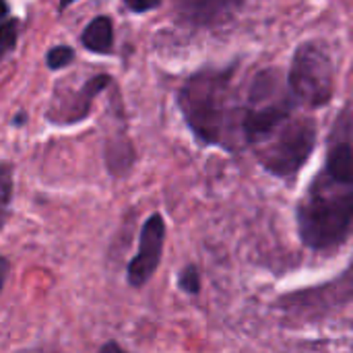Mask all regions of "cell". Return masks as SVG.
<instances>
[{
	"instance_id": "4",
	"label": "cell",
	"mask_w": 353,
	"mask_h": 353,
	"mask_svg": "<svg viewBox=\"0 0 353 353\" xmlns=\"http://www.w3.org/2000/svg\"><path fill=\"white\" fill-rule=\"evenodd\" d=\"M319 143V124L312 116H292L261 145L252 147L261 168L279 178L294 180L312 157Z\"/></svg>"
},
{
	"instance_id": "3",
	"label": "cell",
	"mask_w": 353,
	"mask_h": 353,
	"mask_svg": "<svg viewBox=\"0 0 353 353\" xmlns=\"http://www.w3.org/2000/svg\"><path fill=\"white\" fill-rule=\"evenodd\" d=\"M296 103L290 95L285 74L267 66L259 70L248 87L246 101L240 105V137L246 145H261L273 130L296 114Z\"/></svg>"
},
{
	"instance_id": "18",
	"label": "cell",
	"mask_w": 353,
	"mask_h": 353,
	"mask_svg": "<svg viewBox=\"0 0 353 353\" xmlns=\"http://www.w3.org/2000/svg\"><path fill=\"white\" fill-rule=\"evenodd\" d=\"M97 353H128L118 341H108V343H103L101 347H99V352Z\"/></svg>"
},
{
	"instance_id": "1",
	"label": "cell",
	"mask_w": 353,
	"mask_h": 353,
	"mask_svg": "<svg viewBox=\"0 0 353 353\" xmlns=\"http://www.w3.org/2000/svg\"><path fill=\"white\" fill-rule=\"evenodd\" d=\"M296 223L302 244L314 252L337 250L352 236L353 149L347 103L331 128L325 168L312 178L296 207Z\"/></svg>"
},
{
	"instance_id": "8",
	"label": "cell",
	"mask_w": 353,
	"mask_h": 353,
	"mask_svg": "<svg viewBox=\"0 0 353 353\" xmlns=\"http://www.w3.org/2000/svg\"><path fill=\"white\" fill-rule=\"evenodd\" d=\"M352 300V281H350V271L343 273V279H333L327 285H319L312 290H304L292 296H283L281 304L283 310L290 314H300L304 308L308 314H321V312H331L339 310L341 306H347ZM306 314V319H308Z\"/></svg>"
},
{
	"instance_id": "5",
	"label": "cell",
	"mask_w": 353,
	"mask_h": 353,
	"mask_svg": "<svg viewBox=\"0 0 353 353\" xmlns=\"http://www.w3.org/2000/svg\"><path fill=\"white\" fill-rule=\"evenodd\" d=\"M337 66L331 50L321 39L302 41L290 62L285 83L296 108L319 110L335 97Z\"/></svg>"
},
{
	"instance_id": "17",
	"label": "cell",
	"mask_w": 353,
	"mask_h": 353,
	"mask_svg": "<svg viewBox=\"0 0 353 353\" xmlns=\"http://www.w3.org/2000/svg\"><path fill=\"white\" fill-rule=\"evenodd\" d=\"M8 273H10V261L6 259V256H2L0 254V292L4 290V285H6V277H8Z\"/></svg>"
},
{
	"instance_id": "12",
	"label": "cell",
	"mask_w": 353,
	"mask_h": 353,
	"mask_svg": "<svg viewBox=\"0 0 353 353\" xmlns=\"http://www.w3.org/2000/svg\"><path fill=\"white\" fill-rule=\"evenodd\" d=\"M19 31H21V21L17 17H6L0 23V62L14 52L19 41Z\"/></svg>"
},
{
	"instance_id": "14",
	"label": "cell",
	"mask_w": 353,
	"mask_h": 353,
	"mask_svg": "<svg viewBox=\"0 0 353 353\" xmlns=\"http://www.w3.org/2000/svg\"><path fill=\"white\" fill-rule=\"evenodd\" d=\"M74 48L72 46H66V43H60V46H52L46 54V64L50 70H62L66 68L70 62H74Z\"/></svg>"
},
{
	"instance_id": "7",
	"label": "cell",
	"mask_w": 353,
	"mask_h": 353,
	"mask_svg": "<svg viewBox=\"0 0 353 353\" xmlns=\"http://www.w3.org/2000/svg\"><path fill=\"white\" fill-rule=\"evenodd\" d=\"M165 219L161 213H153L147 217L139 232V248L137 254L130 259L126 267V281L130 288L141 290L145 288L151 277L155 275L161 256H163V244H165Z\"/></svg>"
},
{
	"instance_id": "11",
	"label": "cell",
	"mask_w": 353,
	"mask_h": 353,
	"mask_svg": "<svg viewBox=\"0 0 353 353\" xmlns=\"http://www.w3.org/2000/svg\"><path fill=\"white\" fill-rule=\"evenodd\" d=\"M103 159H105V168L108 172L114 176V178H122L126 176L132 165H134V159H137V153L132 149V143L120 134L116 139H110L105 143V149H103Z\"/></svg>"
},
{
	"instance_id": "16",
	"label": "cell",
	"mask_w": 353,
	"mask_h": 353,
	"mask_svg": "<svg viewBox=\"0 0 353 353\" xmlns=\"http://www.w3.org/2000/svg\"><path fill=\"white\" fill-rule=\"evenodd\" d=\"M124 6H126L130 12H134V14H143V12H149V10L159 8L161 2H159V0H155V2H132V0H126Z\"/></svg>"
},
{
	"instance_id": "19",
	"label": "cell",
	"mask_w": 353,
	"mask_h": 353,
	"mask_svg": "<svg viewBox=\"0 0 353 353\" xmlns=\"http://www.w3.org/2000/svg\"><path fill=\"white\" fill-rule=\"evenodd\" d=\"M25 122H27V114H25V112H19L17 118L12 120V126H21V124H25Z\"/></svg>"
},
{
	"instance_id": "13",
	"label": "cell",
	"mask_w": 353,
	"mask_h": 353,
	"mask_svg": "<svg viewBox=\"0 0 353 353\" xmlns=\"http://www.w3.org/2000/svg\"><path fill=\"white\" fill-rule=\"evenodd\" d=\"M178 288L186 296H199L201 294L203 279H201V271H199L196 265L188 263V265L182 267V271L178 273Z\"/></svg>"
},
{
	"instance_id": "10",
	"label": "cell",
	"mask_w": 353,
	"mask_h": 353,
	"mask_svg": "<svg viewBox=\"0 0 353 353\" xmlns=\"http://www.w3.org/2000/svg\"><path fill=\"white\" fill-rule=\"evenodd\" d=\"M81 43L91 54H99V56L114 54V21H112V17L110 14L93 17L81 33Z\"/></svg>"
},
{
	"instance_id": "9",
	"label": "cell",
	"mask_w": 353,
	"mask_h": 353,
	"mask_svg": "<svg viewBox=\"0 0 353 353\" xmlns=\"http://www.w3.org/2000/svg\"><path fill=\"white\" fill-rule=\"evenodd\" d=\"M242 2L230 0H184L176 6V17L182 25L194 29L221 27L236 17Z\"/></svg>"
},
{
	"instance_id": "20",
	"label": "cell",
	"mask_w": 353,
	"mask_h": 353,
	"mask_svg": "<svg viewBox=\"0 0 353 353\" xmlns=\"http://www.w3.org/2000/svg\"><path fill=\"white\" fill-rule=\"evenodd\" d=\"M6 221H8V209L0 207V232H2V228L6 225Z\"/></svg>"
},
{
	"instance_id": "6",
	"label": "cell",
	"mask_w": 353,
	"mask_h": 353,
	"mask_svg": "<svg viewBox=\"0 0 353 353\" xmlns=\"http://www.w3.org/2000/svg\"><path fill=\"white\" fill-rule=\"evenodd\" d=\"M112 83H114V79L110 74L97 72V74L89 77L79 89L54 93V99L46 112L48 122L56 124V126H77V124L85 122L91 114L95 97L101 91H105Z\"/></svg>"
},
{
	"instance_id": "21",
	"label": "cell",
	"mask_w": 353,
	"mask_h": 353,
	"mask_svg": "<svg viewBox=\"0 0 353 353\" xmlns=\"http://www.w3.org/2000/svg\"><path fill=\"white\" fill-rule=\"evenodd\" d=\"M10 12V6L6 4V2H0V23L6 19V14Z\"/></svg>"
},
{
	"instance_id": "15",
	"label": "cell",
	"mask_w": 353,
	"mask_h": 353,
	"mask_svg": "<svg viewBox=\"0 0 353 353\" xmlns=\"http://www.w3.org/2000/svg\"><path fill=\"white\" fill-rule=\"evenodd\" d=\"M14 194V168L10 161H0V207L8 209Z\"/></svg>"
},
{
	"instance_id": "2",
	"label": "cell",
	"mask_w": 353,
	"mask_h": 353,
	"mask_svg": "<svg viewBox=\"0 0 353 353\" xmlns=\"http://www.w3.org/2000/svg\"><path fill=\"white\" fill-rule=\"evenodd\" d=\"M236 70L238 64L203 66L192 72L176 93V105L192 137L203 147L236 151L234 130H240V105L234 101Z\"/></svg>"
}]
</instances>
